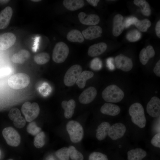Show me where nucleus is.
I'll return each instance as SVG.
<instances>
[{
    "instance_id": "nucleus-30",
    "label": "nucleus",
    "mask_w": 160,
    "mask_h": 160,
    "mask_svg": "<svg viewBox=\"0 0 160 160\" xmlns=\"http://www.w3.org/2000/svg\"><path fill=\"white\" fill-rule=\"evenodd\" d=\"M68 148L69 157L72 160H83L84 156L82 154L77 150L74 147L70 146Z\"/></svg>"
},
{
    "instance_id": "nucleus-22",
    "label": "nucleus",
    "mask_w": 160,
    "mask_h": 160,
    "mask_svg": "<svg viewBox=\"0 0 160 160\" xmlns=\"http://www.w3.org/2000/svg\"><path fill=\"white\" fill-rule=\"evenodd\" d=\"M110 127L109 123L107 122H103L98 126L96 135L98 140L101 141L106 138Z\"/></svg>"
},
{
    "instance_id": "nucleus-25",
    "label": "nucleus",
    "mask_w": 160,
    "mask_h": 160,
    "mask_svg": "<svg viewBox=\"0 0 160 160\" xmlns=\"http://www.w3.org/2000/svg\"><path fill=\"white\" fill-rule=\"evenodd\" d=\"M94 75L93 72L89 71H84L80 74L76 83L80 89L84 88L87 80L92 78Z\"/></svg>"
},
{
    "instance_id": "nucleus-8",
    "label": "nucleus",
    "mask_w": 160,
    "mask_h": 160,
    "mask_svg": "<svg viewBox=\"0 0 160 160\" xmlns=\"http://www.w3.org/2000/svg\"><path fill=\"white\" fill-rule=\"evenodd\" d=\"M2 135L7 143L9 145L16 147L20 144V136L18 132L11 127L5 128L2 131Z\"/></svg>"
},
{
    "instance_id": "nucleus-33",
    "label": "nucleus",
    "mask_w": 160,
    "mask_h": 160,
    "mask_svg": "<svg viewBox=\"0 0 160 160\" xmlns=\"http://www.w3.org/2000/svg\"><path fill=\"white\" fill-rule=\"evenodd\" d=\"M140 33L137 30H132L126 35V38L129 41L135 42L139 40L141 37Z\"/></svg>"
},
{
    "instance_id": "nucleus-32",
    "label": "nucleus",
    "mask_w": 160,
    "mask_h": 160,
    "mask_svg": "<svg viewBox=\"0 0 160 160\" xmlns=\"http://www.w3.org/2000/svg\"><path fill=\"white\" fill-rule=\"evenodd\" d=\"M55 154L60 160H69L68 148L63 147L56 151Z\"/></svg>"
},
{
    "instance_id": "nucleus-39",
    "label": "nucleus",
    "mask_w": 160,
    "mask_h": 160,
    "mask_svg": "<svg viewBox=\"0 0 160 160\" xmlns=\"http://www.w3.org/2000/svg\"><path fill=\"white\" fill-rule=\"evenodd\" d=\"M151 143L153 146L160 148V133L156 134L151 140Z\"/></svg>"
},
{
    "instance_id": "nucleus-6",
    "label": "nucleus",
    "mask_w": 160,
    "mask_h": 160,
    "mask_svg": "<svg viewBox=\"0 0 160 160\" xmlns=\"http://www.w3.org/2000/svg\"><path fill=\"white\" fill-rule=\"evenodd\" d=\"M21 111L25 120L28 122H31L39 115L40 108L38 103L36 102L31 103L26 102L22 105Z\"/></svg>"
},
{
    "instance_id": "nucleus-5",
    "label": "nucleus",
    "mask_w": 160,
    "mask_h": 160,
    "mask_svg": "<svg viewBox=\"0 0 160 160\" xmlns=\"http://www.w3.org/2000/svg\"><path fill=\"white\" fill-rule=\"evenodd\" d=\"M69 49L68 45L63 42L56 44L53 49L52 54L53 61L57 63L63 62L67 58Z\"/></svg>"
},
{
    "instance_id": "nucleus-3",
    "label": "nucleus",
    "mask_w": 160,
    "mask_h": 160,
    "mask_svg": "<svg viewBox=\"0 0 160 160\" xmlns=\"http://www.w3.org/2000/svg\"><path fill=\"white\" fill-rule=\"evenodd\" d=\"M66 129L72 142L76 143L82 139L84 130L81 125L78 122L71 120L67 124Z\"/></svg>"
},
{
    "instance_id": "nucleus-35",
    "label": "nucleus",
    "mask_w": 160,
    "mask_h": 160,
    "mask_svg": "<svg viewBox=\"0 0 160 160\" xmlns=\"http://www.w3.org/2000/svg\"><path fill=\"white\" fill-rule=\"evenodd\" d=\"M89 160H108L106 155L102 153L94 152L89 156Z\"/></svg>"
},
{
    "instance_id": "nucleus-44",
    "label": "nucleus",
    "mask_w": 160,
    "mask_h": 160,
    "mask_svg": "<svg viewBox=\"0 0 160 160\" xmlns=\"http://www.w3.org/2000/svg\"><path fill=\"white\" fill-rule=\"evenodd\" d=\"M156 34L157 36L160 38V20H159L157 23L155 27Z\"/></svg>"
},
{
    "instance_id": "nucleus-31",
    "label": "nucleus",
    "mask_w": 160,
    "mask_h": 160,
    "mask_svg": "<svg viewBox=\"0 0 160 160\" xmlns=\"http://www.w3.org/2000/svg\"><path fill=\"white\" fill-rule=\"evenodd\" d=\"M45 135L43 132H41L35 136L34 140L35 146L37 148L42 147L45 144Z\"/></svg>"
},
{
    "instance_id": "nucleus-12",
    "label": "nucleus",
    "mask_w": 160,
    "mask_h": 160,
    "mask_svg": "<svg viewBox=\"0 0 160 160\" xmlns=\"http://www.w3.org/2000/svg\"><path fill=\"white\" fill-rule=\"evenodd\" d=\"M16 41V36L12 33L7 32L0 34V50L9 48L14 44Z\"/></svg>"
},
{
    "instance_id": "nucleus-18",
    "label": "nucleus",
    "mask_w": 160,
    "mask_h": 160,
    "mask_svg": "<svg viewBox=\"0 0 160 160\" xmlns=\"http://www.w3.org/2000/svg\"><path fill=\"white\" fill-rule=\"evenodd\" d=\"M100 111L104 114L114 116L119 114L121 109L119 106L115 104L106 103L101 106Z\"/></svg>"
},
{
    "instance_id": "nucleus-45",
    "label": "nucleus",
    "mask_w": 160,
    "mask_h": 160,
    "mask_svg": "<svg viewBox=\"0 0 160 160\" xmlns=\"http://www.w3.org/2000/svg\"><path fill=\"white\" fill-rule=\"evenodd\" d=\"M86 1L89 4L94 7L97 6L98 3L99 2V0H87Z\"/></svg>"
},
{
    "instance_id": "nucleus-46",
    "label": "nucleus",
    "mask_w": 160,
    "mask_h": 160,
    "mask_svg": "<svg viewBox=\"0 0 160 160\" xmlns=\"http://www.w3.org/2000/svg\"><path fill=\"white\" fill-rule=\"evenodd\" d=\"M9 0H0V3H6L9 2Z\"/></svg>"
},
{
    "instance_id": "nucleus-7",
    "label": "nucleus",
    "mask_w": 160,
    "mask_h": 160,
    "mask_svg": "<svg viewBox=\"0 0 160 160\" xmlns=\"http://www.w3.org/2000/svg\"><path fill=\"white\" fill-rule=\"evenodd\" d=\"M82 68L78 64L72 65L67 71L64 77V84L67 87L74 84L82 72Z\"/></svg>"
},
{
    "instance_id": "nucleus-26",
    "label": "nucleus",
    "mask_w": 160,
    "mask_h": 160,
    "mask_svg": "<svg viewBox=\"0 0 160 160\" xmlns=\"http://www.w3.org/2000/svg\"><path fill=\"white\" fill-rule=\"evenodd\" d=\"M67 39L71 42L82 43L84 41V37L79 30L77 29H72L67 34Z\"/></svg>"
},
{
    "instance_id": "nucleus-17",
    "label": "nucleus",
    "mask_w": 160,
    "mask_h": 160,
    "mask_svg": "<svg viewBox=\"0 0 160 160\" xmlns=\"http://www.w3.org/2000/svg\"><path fill=\"white\" fill-rule=\"evenodd\" d=\"M123 20V17L120 14H117L114 17L112 30V33L114 36H119L123 32L124 28Z\"/></svg>"
},
{
    "instance_id": "nucleus-11",
    "label": "nucleus",
    "mask_w": 160,
    "mask_h": 160,
    "mask_svg": "<svg viewBox=\"0 0 160 160\" xmlns=\"http://www.w3.org/2000/svg\"><path fill=\"white\" fill-rule=\"evenodd\" d=\"M148 114L153 117H156L160 114V100L157 97H153L146 106Z\"/></svg>"
},
{
    "instance_id": "nucleus-23",
    "label": "nucleus",
    "mask_w": 160,
    "mask_h": 160,
    "mask_svg": "<svg viewBox=\"0 0 160 160\" xmlns=\"http://www.w3.org/2000/svg\"><path fill=\"white\" fill-rule=\"evenodd\" d=\"M146 152L141 148L131 150L127 153L128 160H142L147 155Z\"/></svg>"
},
{
    "instance_id": "nucleus-40",
    "label": "nucleus",
    "mask_w": 160,
    "mask_h": 160,
    "mask_svg": "<svg viewBox=\"0 0 160 160\" xmlns=\"http://www.w3.org/2000/svg\"><path fill=\"white\" fill-rule=\"evenodd\" d=\"M11 72V70L9 68L0 69V78L8 76L10 73Z\"/></svg>"
},
{
    "instance_id": "nucleus-13",
    "label": "nucleus",
    "mask_w": 160,
    "mask_h": 160,
    "mask_svg": "<svg viewBox=\"0 0 160 160\" xmlns=\"http://www.w3.org/2000/svg\"><path fill=\"white\" fill-rule=\"evenodd\" d=\"M97 95L96 88L90 87L84 90L79 97V102L83 104H88L92 102Z\"/></svg>"
},
{
    "instance_id": "nucleus-4",
    "label": "nucleus",
    "mask_w": 160,
    "mask_h": 160,
    "mask_svg": "<svg viewBox=\"0 0 160 160\" xmlns=\"http://www.w3.org/2000/svg\"><path fill=\"white\" fill-rule=\"evenodd\" d=\"M30 79L29 76L24 73H18L12 75L9 79L8 84L14 89L24 88L29 85Z\"/></svg>"
},
{
    "instance_id": "nucleus-19",
    "label": "nucleus",
    "mask_w": 160,
    "mask_h": 160,
    "mask_svg": "<svg viewBox=\"0 0 160 160\" xmlns=\"http://www.w3.org/2000/svg\"><path fill=\"white\" fill-rule=\"evenodd\" d=\"M107 48V45L104 42L94 44L89 47L87 53L88 55L91 57L97 56L104 53Z\"/></svg>"
},
{
    "instance_id": "nucleus-15",
    "label": "nucleus",
    "mask_w": 160,
    "mask_h": 160,
    "mask_svg": "<svg viewBox=\"0 0 160 160\" xmlns=\"http://www.w3.org/2000/svg\"><path fill=\"white\" fill-rule=\"evenodd\" d=\"M78 18L81 23L87 25H95L98 24L100 20V17L97 15L94 14L86 15L83 12L79 13Z\"/></svg>"
},
{
    "instance_id": "nucleus-9",
    "label": "nucleus",
    "mask_w": 160,
    "mask_h": 160,
    "mask_svg": "<svg viewBox=\"0 0 160 160\" xmlns=\"http://www.w3.org/2000/svg\"><path fill=\"white\" fill-rule=\"evenodd\" d=\"M114 61L116 67L124 71H129L132 68V60L122 54L116 57Z\"/></svg>"
},
{
    "instance_id": "nucleus-27",
    "label": "nucleus",
    "mask_w": 160,
    "mask_h": 160,
    "mask_svg": "<svg viewBox=\"0 0 160 160\" xmlns=\"http://www.w3.org/2000/svg\"><path fill=\"white\" fill-rule=\"evenodd\" d=\"M133 24L140 31L145 32L151 25V21L147 19L142 20H138L136 17H133Z\"/></svg>"
},
{
    "instance_id": "nucleus-41",
    "label": "nucleus",
    "mask_w": 160,
    "mask_h": 160,
    "mask_svg": "<svg viewBox=\"0 0 160 160\" xmlns=\"http://www.w3.org/2000/svg\"><path fill=\"white\" fill-rule=\"evenodd\" d=\"M145 49L149 59L154 56L155 54V51L151 46H148Z\"/></svg>"
},
{
    "instance_id": "nucleus-36",
    "label": "nucleus",
    "mask_w": 160,
    "mask_h": 160,
    "mask_svg": "<svg viewBox=\"0 0 160 160\" xmlns=\"http://www.w3.org/2000/svg\"><path fill=\"white\" fill-rule=\"evenodd\" d=\"M149 59L145 48L142 49L139 54V60L141 63L143 65H145L147 63Z\"/></svg>"
},
{
    "instance_id": "nucleus-1",
    "label": "nucleus",
    "mask_w": 160,
    "mask_h": 160,
    "mask_svg": "<svg viewBox=\"0 0 160 160\" xmlns=\"http://www.w3.org/2000/svg\"><path fill=\"white\" fill-rule=\"evenodd\" d=\"M129 113L133 123L140 128L145 127L146 120L144 108L140 103H135L132 104L129 108Z\"/></svg>"
},
{
    "instance_id": "nucleus-34",
    "label": "nucleus",
    "mask_w": 160,
    "mask_h": 160,
    "mask_svg": "<svg viewBox=\"0 0 160 160\" xmlns=\"http://www.w3.org/2000/svg\"><path fill=\"white\" fill-rule=\"evenodd\" d=\"M27 132L33 135H36L41 132V128L38 127L34 121L31 122L28 125L27 128Z\"/></svg>"
},
{
    "instance_id": "nucleus-21",
    "label": "nucleus",
    "mask_w": 160,
    "mask_h": 160,
    "mask_svg": "<svg viewBox=\"0 0 160 160\" xmlns=\"http://www.w3.org/2000/svg\"><path fill=\"white\" fill-rule=\"evenodd\" d=\"M30 55L28 51L22 49L14 54L11 59L12 61L15 63L22 64L29 59Z\"/></svg>"
},
{
    "instance_id": "nucleus-37",
    "label": "nucleus",
    "mask_w": 160,
    "mask_h": 160,
    "mask_svg": "<svg viewBox=\"0 0 160 160\" xmlns=\"http://www.w3.org/2000/svg\"><path fill=\"white\" fill-rule=\"evenodd\" d=\"M21 115L20 110L17 108L11 109L9 112L8 116L10 119L14 121Z\"/></svg>"
},
{
    "instance_id": "nucleus-10",
    "label": "nucleus",
    "mask_w": 160,
    "mask_h": 160,
    "mask_svg": "<svg viewBox=\"0 0 160 160\" xmlns=\"http://www.w3.org/2000/svg\"><path fill=\"white\" fill-rule=\"evenodd\" d=\"M126 130V128L124 124L121 123H116L110 127L108 135L112 140H116L122 137Z\"/></svg>"
},
{
    "instance_id": "nucleus-43",
    "label": "nucleus",
    "mask_w": 160,
    "mask_h": 160,
    "mask_svg": "<svg viewBox=\"0 0 160 160\" xmlns=\"http://www.w3.org/2000/svg\"><path fill=\"white\" fill-rule=\"evenodd\" d=\"M124 23V27L127 28L131 25L133 24V17L127 18L125 21Z\"/></svg>"
},
{
    "instance_id": "nucleus-20",
    "label": "nucleus",
    "mask_w": 160,
    "mask_h": 160,
    "mask_svg": "<svg viewBox=\"0 0 160 160\" xmlns=\"http://www.w3.org/2000/svg\"><path fill=\"white\" fill-rule=\"evenodd\" d=\"M61 106L64 110V115L67 119L71 118L74 114L76 107V102L73 99L64 100L61 103Z\"/></svg>"
},
{
    "instance_id": "nucleus-14",
    "label": "nucleus",
    "mask_w": 160,
    "mask_h": 160,
    "mask_svg": "<svg viewBox=\"0 0 160 160\" xmlns=\"http://www.w3.org/2000/svg\"><path fill=\"white\" fill-rule=\"evenodd\" d=\"M102 32L101 27L98 25H95L89 27L83 30L82 34L85 39L91 40L100 37Z\"/></svg>"
},
{
    "instance_id": "nucleus-48",
    "label": "nucleus",
    "mask_w": 160,
    "mask_h": 160,
    "mask_svg": "<svg viewBox=\"0 0 160 160\" xmlns=\"http://www.w3.org/2000/svg\"><path fill=\"white\" fill-rule=\"evenodd\" d=\"M1 151L0 149V159L1 157Z\"/></svg>"
},
{
    "instance_id": "nucleus-42",
    "label": "nucleus",
    "mask_w": 160,
    "mask_h": 160,
    "mask_svg": "<svg viewBox=\"0 0 160 160\" xmlns=\"http://www.w3.org/2000/svg\"><path fill=\"white\" fill-rule=\"evenodd\" d=\"M153 72L157 76L160 77V60H159L156 63L153 69Z\"/></svg>"
},
{
    "instance_id": "nucleus-16",
    "label": "nucleus",
    "mask_w": 160,
    "mask_h": 160,
    "mask_svg": "<svg viewBox=\"0 0 160 160\" xmlns=\"http://www.w3.org/2000/svg\"><path fill=\"white\" fill-rule=\"evenodd\" d=\"M13 13L12 8L7 6L0 12V29H4L8 26Z\"/></svg>"
},
{
    "instance_id": "nucleus-24",
    "label": "nucleus",
    "mask_w": 160,
    "mask_h": 160,
    "mask_svg": "<svg viewBox=\"0 0 160 160\" xmlns=\"http://www.w3.org/2000/svg\"><path fill=\"white\" fill-rule=\"evenodd\" d=\"M63 4L68 10L74 11L82 8L84 5V2L83 0H64Z\"/></svg>"
},
{
    "instance_id": "nucleus-49",
    "label": "nucleus",
    "mask_w": 160,
    "mask_h": 160,
    "mask_svg": "<svg viewBox=\"0 0 160 160\" xmlns=\"http://www.w3.org/2000/svg\"><path fill=\"white\" fill-rule=\"evenodd\" d=\"M7 160H14L13 159H9Z\"/></svg>"
},
{
    "instance_id": "nucleus-47",
    "label": "nucleus",
    "mask_w": 160,
    "mask_h": 160,
    "mask_svg": "<svg viewBox=\"0 0 160 160\" xmlns=\"http://www.w3.org/2000/svg\"><path fill=\"white\" fill-rule=\"evenodd\" d=\"M31 1H33V2H39V1H41V0H31Z\"/></svg>"
},
{
    "instance_id": "nucleus-38",
    "label": "nucleus",
    "mask_w": 160,
    "mask_h": 160,
    "mask_svg": "<svg viewBox=\"0 0 160 160\" xmlns=\"http://www.w3.org/2000/svg\"><path fill=\"white\" fill-rule=\"evenodd\" d=\"M26 123L25 119L22 116H20L13 121L14 126L18 128L23 127Z\"/></svg>"
},
{
    "instance_id": "nucleus-29",
    "label": "nucleus",
    "mask_w": 160,
    "mask_h": 160,
    "mask_svg": "<svg viewBox=\"0 0 160 160\" xmlns=\"http://www.w3.org/2000/svg\"><path fill=\"white\" fill-rule=\"evenodd\" d=\"M50 59V57L48 53L43 52L36 55L34 57V60L37 64L44 65L48 62Z\"/></svg>"
},
{
    "instance_id": "nucleus-2",
    "label": "nucleus",
    "mask_w": 160,
    "mask_h": 160,
    "mask_svg": "<svg viewBox=\"0 0 160 160\" xmlns=\"http://www.w3.org/2000/svg\"><path fill=\"white\" fill-rule=\"evenodd\" d=\"M103 99L109 103H117L121 101L124 96L123 91L115 84L106 87L102 93Z\"/></svg>"
},
{
    "instance_id": "nucleus-28",
    "label": "nucleus",
    "mask_w": 160,
    "mask_h": 160,
    "mask_svg": "<svg viewBox=\"0 0 160 160\" xmlns=\"http://www.w3.org/2000/svg\"><path fill=\"white\" fill-rule=\"evenodd\" d=\"M134 4L139 7L142 13L145 16H149L151 11L150 5L148 2L144 0H135L133 1Z\"/></svg>"
}]
</instances>
